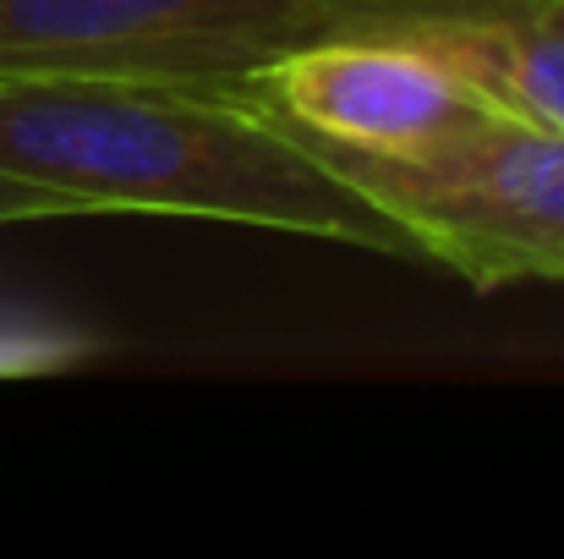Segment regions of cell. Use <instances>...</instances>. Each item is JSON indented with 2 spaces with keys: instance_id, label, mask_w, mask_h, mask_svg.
Instances as JSON below:
<instances>
[{
  "instance_id": "obj_1",
  "label": "cell",
  "mask_w": 564,
  "mask_h": 559,
  "mask_svg": "<svg viewBox=\"0 0 564 559\" xmlns=\"http://www.w3.org/2000/svg\"><path fill=\"white\" fill-rule=\"evenodd\" d=\"M0 214H182L416 258L307 132L182 77L0 72Z\"/></svg>"
},
{
  "instance_id": "obj_2",
  "label": "cell",
  "mask_w": 564,
  "mask_h": 559,
  "mask_svg": "<svg viewBox=\"0 0 564 559\" xmlns=\"http://www.w3.org/2000/svg\"><path fill=\"white\" fill-rule=\"evenodd\" d=\"M549 0H0V72H127L247 88L335 33H400Z\"/></svg>"
},
{
  "instance_id": "obj_3",
  "label": "cell",
  "mask_w": 564,
  "mask_h": 559,
  "mask_svg": "<svg viewBox=\"0 0 564 559\" xmlns=\"http://www.w3.org/2000/svg\"><path fill=\"white\" fill-rule=\"evenodd\" d=\"M318 149L378 214L405 230L416 258H433L482 291L510 280H564L560 132L482 116L416 154Z\"/></svg>"
},
{
  "instance_id": "obj_6",
  "label": "cell",
  "mask_w": 564,
  "mask_h": 559,
  "mask_svg": "<svg viewBox=\"0 0 564 559\" xmlns=\"http://www.w3.org/2000/svg\"><path fill=\"white\" fill-rule=\"evenodd\" d=\"M66 357H72V346L55 335H0V373L61 368Z\"/></svg>"
},
{
  "instance_id": "obj_7",
  "label": "cell",
  "mask_w": 564,
  "mask_h": 559,
  "mask_svg": "<svg viewBox=\"0 0 564 559\" xmlns=\"http://www.w3.org/2000/svg\"><path fill=\"white\" fill-rule=\"evenodd\" d=\"M543 11H549V17H554V22H560V28H564V0H549Z\"/></svg>"
},
{
  "instance_id": "obj_5",
  "label": "cell",
  "mask_w": 564,
  "mask_h": 559,
  "mask_svg": "<svg viewBox=\"0 0 564 559\" xmlns=\"http://www.w3.org/2000/svg\"><path fill=\"white\" fill-rule=\"evenodd\" d=\"M400 33L427 44L482 99V110L564 138V28L549 11L449 17Z\"/></svg>"
},
{
  "instance_id": "obj_4",
  "label": "cell",
  "mask_w": 564,
  "mask_h": 559,
  "mask_svg": "<svg viewBox=\"0 0 564 559\" xmlns=\"http://www.w3.org/2000/svg\"><path fill=\"white\" fill-rule=\"evenodd\" d=\"M247 94L346 154H416L477 127L482 99L411 33H335L263 66Z\"/></svg>"
}]
</instances>
